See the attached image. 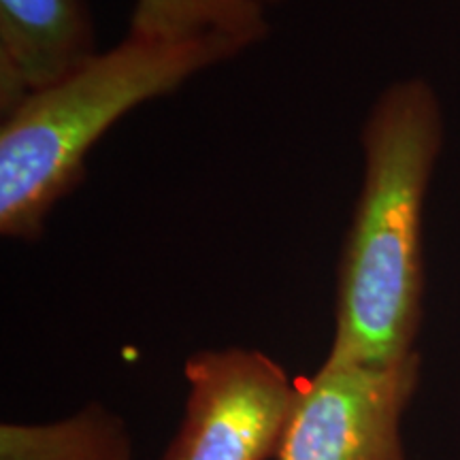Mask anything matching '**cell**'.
Returning <instances> with one entry per match:
<instances>
[{"mask_svg": "<svg viewBox=\"0 0 460 460\" xmlns=\"http://www.w3.org/2000/svg\"><path fill=\"white\" fill-rule=\"evenodd\" d=\"M245 45L220 34L171 43H124L4 115L0 130V233L39 239L45 217L84 177L90 147L130 109L230 60Z\"/></svg>", "mask_w": 460, "mask_h": 460, "instance_id": "cell-2", "label": "cell"}, {"mask_svg": "<svg viewBox=\"0 0 460 460\" xmlns=\"http://www.w3.org/2000/svg\"><path fill=\"white\" fill-rule=\"evenodd\" d=\"M422 358L390 365L324 360L298 388L278 460H405L401 422Z\"/></svg>", "mask_w": 460, "mask_h": 460, "instance_id": "cell-4", "label": "cell"}, {"mask_svg": "<svg viewBox=\"0 0 460 460\" xmlns=\"http://www.w3.org/2000/svg\"><path fill=\"white\" fill-rule=\"evenodd\" d=\"M188 399L163 460H269L279 452L298 386L258 349L192 354L183 367Z\"/></svg>", "mask_w": 460, "mask_h": 460, "instance_id": "cell-3", "label": "cell"}, {"mask_svg": "<svg viewBox=\"0 0 460 460\" xmlns=\"http://www.w3.org/2000/svg\"><path fill=\"white\" fill-rule=\"evenodd\" d=\"M99 51L82 0H0V111L79 71Z\"/></svg>", "mask_w": 460, "mask_h": 460, "instance_id": "cell-5", "label": "cell"}, {"mask_svg": "<svg viewBox=\"0 0 460 460\" xmlns=\"http://www.w3.org/2000/svg\"><path fill=\"white\" fill-rule=\"evenodd\" d=\"M267 31L261 0H137L128 37L171 43L220 34L250 48Z\"/></svg>", "mask_w": 460, "mask_h": 460, "instance_id": "cell-7", "label": "cell"}, {"mask_svg": "<svg viewBox=\"0 0 460 460\" xmlns=\"http://www.w3.org/2000/svg\"><path fill=\"white\" fill-rule=\"evenodd\" d=\"M0 460H132L124 422L90 405L51 424H3Z\"/></svg>", "mask_w": 460, "mask_h": 460, "instance_id": "cell-6", "label": "cell"}, {"mask_svg": "<svg viewBox=\"0 0 460 460\" xmlns=\"http://www.w3.org/2000/svg\"><path fill=\"white\" fill-rule=\"evenodd\" d=\"M444 146L433 85H388L365 128V177L337 273L335 337L326 358L390 365L418 352L424 298V200Z\"/></svg>", "mask_w": 460, "mask_h": 460, "instance_id": "cell-1", "label": "cell"}]
</instances>
